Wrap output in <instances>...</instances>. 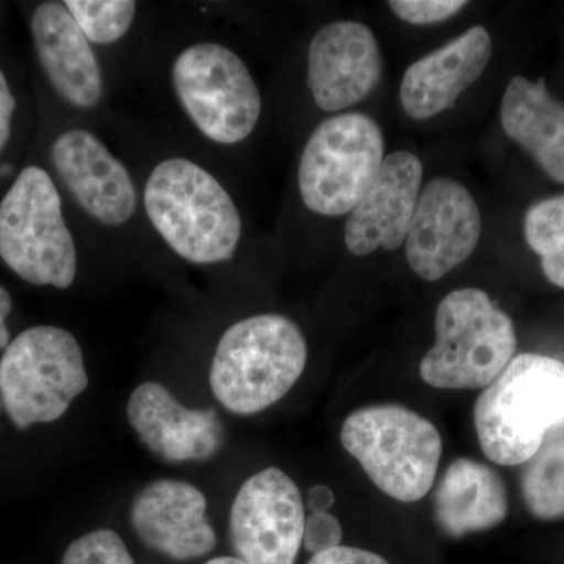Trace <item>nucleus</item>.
Instances as JSON below:
<instances>
[{"instance_id": "f3484780", "label": "nucleus", "mask_w": 564, "mask_h": 564, "mask_svg": "<svg viewBox=\"0 0 564 564\" xmlns=\"http://www.w3.org/2000/svg\"><path fill=\"white\" fill-rule=\"evenodd\" d=\"M491 55V36L477 25L419 58L400 85L403 110L413 120L423 121L452 109L459 95L480 79Z\"/></svg>"}, {"instance_id": "ddd939ff", "label": "nucleus", "mask_w": 564, "mask_h": 564, "mask_svg": "<svg viewBox=\"0 0 564 564\" xmlns=\"http://www.w3.org/2000/svg\"><path fill=\"white\" fill-rule=\"evenodd\" d=\"M52 163L73 198L93 220L121 226L131 220L137 191L131 174L91 132L69 131L55 140Z\"/></svg>"}, {"instance_id": "b1692460", "label": "nucleus", "mask_w": 564, "mask_h": 564, "mask_svg": "<svg viewBox=\"0 0 564 564\" xmlns=\"http://www.w3.org/2000/svg\"><path fill=\"white\" fill-rule=\"evenodd\" d=\"M62 564H135L120 534L113 530H95L69 545Z\"/></svg>"}, {"instance_id": "f257e3e1", "label": "nucleus", "mask_w": 564, "mask_h": 564, "mask_svg": "<svg viewBox=\"0 0 564 564\" xmlns=\"http://www.w3.org/2000/svg\"><path fill=\"white\" fill-rule=\"evenodd\" d=\"M474 421L486 458L500 466L529 462L564 426V362L534 352L514 356L478 397Z\"/></svg>"}, {"instance_id": "c756f323", "label": "nucleus", "mask_w": 564, "mask_h": 564, "mask_svg": "<svg viewBox=\"0 0 564 564\" xmlns=\"http://www.w3.org/2000/svg\"><path fill=\"white\" fill-rule=\"evenodd\" d=\"M11 306H13V302H11L10 293L0 288V350H6L9 347L10 334L6 321L11 313Z\"/></svg>"}, {"instance_id": "f8f14e48", "label": "nucleus", "mask_w": 564, "mask_h": 564, "mask_svg": "<svg viewBox=\"0 0 564 564\" xmlns=\"http://www.w3.org/2000/svg\"><path fill=\"white\" fill-rule=\"evenodd\" d=\"M381 73L380 46L361 22H332L311 41L307 85L318 109L339 111L361 102L377 88Z\"/></svg>"}, {"instance_id": "5701e85b", "label": "nucleus", "mask_w": 564, "mask_h": 564, "mask_svg": "<svg viewBox=\"0 0 564 564\" xmlns=\"http://www.w3.org/2000/svg\"><path fill=\"white\" fill-rule=\"evenodd\" d=\"M63 3L87 40L95 44L121 40L137 13L133 0H68Z\"/></svg>"}, {"instance_id": "1a4fd4ad", "label": "nucleus", "mask_w": 564, "mask_h": 564, "mask_svg": "<svg viewBox=\"0 0 564 564\" xmlns=\"http://www.w3.org/2000/svg\"><path fill=\"white\" fill-rule=\"evenodd\" d=\"M173 87L196 128L215 143H240L261 117V93L250 69L221 44H193L182 52Z\"/></svg>"}, {"instance_id": "9b49d317", "label": "nucleus", "mask_w": 564, "mask_h": 564, "mask_svg": "<svg viewBox=\"0 0 564 564\" xmlns=\"http://www.w3.org/2000/svg\"><path fill=\"white\" fill-rule=\"evenodd\" d=\"M481 234V215L474 196L448 177L430 181L419 195L406 236V259L425 281L445 274L470 258Z\"/></svg>"}, {"instance_id": "dca6fc26", "label": "nucleus", "mask_w": 564, "mask_h": 564, "mask_svg": "<svg viewBox=\"0 0 564 564\" xmlns=\"http://www.w3.org/2000/svg\"><path fill=\"white\" fill-rule=\"evenodd\" d=\"M128 419L141 443L170 463L209 459L225 440L217 411L188 410L165 386L152 381L132 392Z\"/></svg>"}, {"instance_id": "aec40b11", "label": "nucleus", "mask_w": 564, "mask_h": 564, "mask_svg": "<svg viewBox=\"0 0 564 564\" xmlns=\"http://www.w3.org/2000/svg\"><path fill=\"white\" fill-rule=\"evenodd\" d=\"M503 131L538 162L551 180L564 184V106L544 79L514 77L502 99Z\"/></svg>"}, {"instance_id": "9d476101", "label": "nucleus", "mask_w": 564, "mask_h": 564, "mask_svg": "<svg viewBox=\"0 0 564 564\" xmlns=\"http://www.w3.org/2000/svg\"><path fill=\"white\" fill-rule=\"evenodd\" d=\"M304 503L299 486L278 467L252 475L237 492L229 532L247 564H295L303 543Z\"/></svg>"}, {"instance_id": "4be33fe9", "label": "nucleus", "mask_w": 564, "mask_h": 564, "mask_svg": "<svg viewBox=\"0 0 564 564\" xmlns=\"http://www.w3.org/2000/svg\"><path fill=\"white\" fill-rule=\"evenodd\" d=\"M524 234L541 258L545 278L564 289V195L533 204L525 215Z\"/></svg>"}, {"instance_id": "a211bd4d", "label": "nucleus", "mask_w": 564, "mask_h": 564, "mask_svg": "<svg viewBox=\"0 0 564 564\" xmlns=\"http://www.w3.org/2000/svg\"><path fill=\"white\" fill-rule=\"evenodd\" d=\"M32 36L55 91L77 109L95 107L102 96L101 68L65 3H41L32 17Z\"/></svg>"}, {"instance_id": "7c9ffc66", "label": "nucleus", "mask_w": 564, "mask_h": 564, "mask_svg": "<svg viewBox=\"0 0 564 564\" xmlns=\"http://www.w3.org/2000/svg\"><path fill=\"white\" fill-rule=\"evenodd\" d=\"M206 564H247L240 558H234V556H218V558L210 560Z\"/></svg>"}, {"instance_id": "2eb2a0df", "label": "nucleus", "mask_w": 564, "mask_h": 564, "mask_svg": "<svg viewBox=\"0 0 564 564\" xmlns=\"http://www.w3.org/2000/svg\"><path fill=\"white\" fill-rule=\"evenodd\" d=\"M207 500L195 486L158 480L141 489L131 507V524L152 551L174 560L199 558L217 544L207 518Z\"/></svg>"}, {"instance_id": "0eeeda50", "label": "nucleus", "mask_w": 564, "mask_h": 564, "mask_svg": "<svg viewBox=\"0 0 564 564\" xmlns=\"http://www.w3.org/2000/svg\"><path fill=\"white\" fill-rule=\"evenodd\" d=\"M87 388L80 345L57 326L25 329L0 359V395L20 430L57 421Z\"/></svg>"}, {"instance_id": "6ab92c4d", "label": "nucleus", "mask_w": 564, "mask_h": 564, "mask_svg": "<svg viewBox=\"0 0 564 564\" xmlns=\"http://www.w3.org/2000/svg\"><path fill=\"white\" fill-rule=\"evenodd\" d=\"M434 514L441 529L455 538L502 524L508 514L502 477L488 464L456 459L437 485Z\"/></svg>"}, {"instance_id": "6e6552de", "label": "nucleus", "mask_w": 564, "mask_h": 564, "mask_svg": "<svg viewBox=\"0 0 564 564\" xmlns=\"http://www.w3.org/2000/svg\"><path fill=\"white\" fill-rule=\"evenodd\" d=\"M384 162L380 126L364 113L321 122L304 147L299 169L303 203L315 214L339 217L355 209Z\"/></svg>"}, {"instance_id": "7ed1b4c3", "label": "nucleus", "mask_w": 564, "mask_h": 564, "mask_svg": "<svg viewBox=\"0 0 564 564\" xmlns=\"http://www.w3.org/2000/svg\"><path fill=\"white\" fill-rule=\"evenodd\" d=\"M306 362V339L295 322L254 315L223 334L210 366V389L229 413L258 414L288 395Z\"/></svg>"}, {"instance_id": "cd10ccee", "label": "nucleus", "mask_w": 564, "mask_h": 564, "mask_svg": "<svg viewBox=\"0 0 564 564\" xmlns=\"http://www.w3.org/2000/svg\"><path fill=\"white\" fill-rule=\"evenodd\" d=\"M17 101L9 87L2 69H0V152L6 148L7 141L10 139L11 120H13Z\"/></svg>"}, {"instance_id": "bb28decb", "label": "nucleus", "mask_w": 564, "mask_h": 564, "mask_svg": "<svg viewBox=\"0 0 564 564\" xmlns=\"http://www.w3.org/2000/svg\"><path fill=\"white\" fill-rule=\"evenodd\" d=\"M307 564H389V562L383 556L373 554V552L339 545V547L332 549V551L313 556V560Z\"/></svg>"}, {"instance_id": "393cba45", "label": "nucleus", "mask_w": 564, "mask_h": 564, "mask_svg": "<svg viewBox=\"0 0 564 564\" xmlns=\"http://www.w3.org/2000/svg\"><path fill=\"white\" fill-rule=\"evenodd\" d=\"M467 3L463 0H391L389 7L400 20L415 25L436 24L448 20Z\"/></svg>"}, {"instance_id": "20e7f679", "label": "nucleus", "mask_w": 564, "mask_h": 564, "mask_svg": "<svg viewBox=\"0 0 564 564\" xmlns=\"http://www.w3.org/2000/svg\"><path fill=\"white\" fill-rule=\"evenodd\" d=\"M345 451L386 496L417 502L436 481L443 440L434 423L402 404H373L345 419Z\"/></svg>"}, {"instance_id": "39448f33", "label": "nucleus", "mask_w": 564, "mask_h": 564, "mask_svg": "<svg viewBox=\"0 0 564 564\" xmlns=\"http://www.w3.org/2000/svg\"><path fill=\"white\" fill-rule=\"evenodd\" d=\"M434 332L421 377L436 389H485L513 361L518 347L513 322L480 289L448 293L437 306Z\"/></svg>"}, {"instance_id": "a878e982", "label": "nucleus", "mask_w": 564, "mask_h": 564, "mask_svg": "<svg viewBox=\"0 0 564 564\" xmlns=\"http://www.w3.org/2000/svg\"><path fill=\"white\" fill-rule=\"evenodd\" d=\"M343 525L332 513H311L304 522L303 544L313 556L339 547Z\"/></svg>"}, {"instance_id": "f03ea898", "label": "nucleus", "mask_w": 564, "mask_h": 564, "mask_svg": "<svg viewBox=\"0 0 564 564\" xmlns=\"http://www.w3.org/2000/svg\"><path fill=\"white\" fill-rule=\"evenodd\" d=\"M144 209L155 231L185 261H229L242 236V220L229 193L187 159L159 163L144 185Z\"/></svg>"}, {"instance_id": "423d86ee", "label": "nucleus", "mask_w": 564, "mask_h": 564, "mask_svg": "<svg viewBox=\"0 0 564 564\" xmlns=\"http://www.w3.org/2000/svg\"><path fill=\"white\" fill-rule=\"evenodd\" d=\"M0 258L31 284L68 289L76 280V243L61 195L40 166L22 170L0 202Z\"/></svg>"}, {"instance_id": "412c9836", "label": "nucleus", "mask_w": 564, "mask_h": 564, "mask_svg": "<svg viewBox=\"0 0 564 564\" xmlns=\"http://www.w3.org/2000/svg\"><path fill=\"white\" fill-rule=\"evenodd\" d=\"M522 494L534 518H564V432L549 434L540 451L527 462Z\"/></svg>"}, {"instance_id": "4468645a", "label": "nucleus", "mask_w": 564, "mask_h": 564, "mask_svg": "<svg viewBox=\"0 0 564 564\" xmlns=\"http://www.w3.org/2000/svg\"><path fill=\"white\" fill-rule=\"evenodd\" d=\"M422 180V162L411 152L395 151L384 158L345 225V245L352 254L367 256L378 248L392 251L406 242Z\"/></svg>"}, {"instance_id": "c85d7f7f", "label": "nucleus", "mask_w": 564, "mask_h": 564, "mask_svg": "<svg viewBox=\"0 0 564 564\" xmlns=\"http://www.w3.org/2000/svg\"><path fill=\"white\" fill-rule=\"evenodd\" d=\"M336 502V496L326 485H314L306 496V507L311 513H329Z\"/></svg>"}]
</instances>
